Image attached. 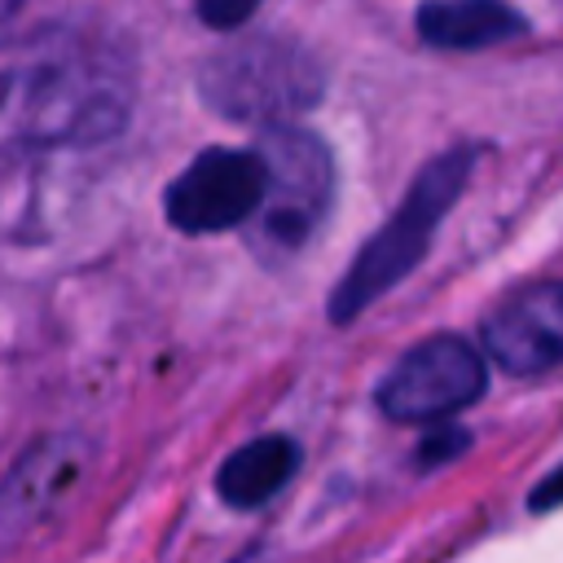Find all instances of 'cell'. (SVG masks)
Listing matches in <instances>:
<instances>
[{
    "label": "cell",
    "mask_w": 563,
    "mask_h": 563,
    "mask_svg": "<svg viewBox=\"0 0 563 563\" xmlns=\"http://www.w3.org/2000/svg\"><path fill=\"white\" fill-rule=\"evenodd\" d=\"M132 114V62L97 26L53 22L9 53L4 136L13 150L101 145Z\"/></svg>",
    "instance_id": "cell-1"
},
{
    "label": "cell",
    "mask_w": 563,
    "mask_h": 563,
    "mask_svg": "<svg viewBox=\"0 0 563 563\" xmlns=\"http://www.w3.org/2000/svg\"><path fill=\"white\" fill-rule=\"evenodd\" d=\"M475 158H479V145H449L409 180L396 211L365 238V246L352 255V264L334 282L325 299V317L334 325H352L369 303H378L422 264V255L435 242V229L444 224L449 207L462 198L475 172Z\"/></svg>",
    "instance_id": "cell-2"
},
{
    "label": "cell",
    "mask_w": 563,
    "mask_h": 563,
    "mask_svg": "<svg viewBox=\"0 0 563 563\" xmlns=\"http://www.w3.org/2000/svg\"><path fill=\"white\" fill-rule=\"evenodd\" d=\"M325 75L317 57L282 35H251L198 66V97L233 123H290L321 101Z\"/></svg>",
    "instance_id": "cell-3"
},
{
    "label": "cell",
    "mask_w": 563,
    "mask_h": 563,
    "mask_svg": "<svg viewBox=\"0 0 563 563\" xmlns=\"http://www.w3.org/2000/svg\"><path fill=\"white\" fill-rule=\"evenodd\" d=\"M255 150L268 163V194L255 220L246 224V242L264 264L277 268L295 260L321 229L334 198V158L325 141L299 123L260 128Z\"/></svg>",
    "instance_id": "cell-4"
},
{
    "label": "cell",
    "mask_w": 563,
    "mask_h": 563,
    "mask_svg": "<svg viewBox=\"0 0 563 563\" xmlns=\"http://www.w3.org/2000/svg\"><path fill=\"white\" fill-rule=\"evenodd\" d=\"M488 387V352L462 334H427L378 378L374 405L387 422L431 427L471 409Z\"/></svg>",
    "instance_id": "cell-5"
},
{
    "label": "cell",
    "mask_w": 563,
    "mask_h": 563,
    "mask_svg": "<svg viewBox=\"0 0 563 563\" xmlns=\"http://www.w3.org/2000/svg\"><path fill=\"white\" fill-rule=\"evenodd\" d=\"M268 194V163L260 150L211 145L163 189V216L185 238L246 229Z\"/></svg>",
    "instance_id": "cell-6"
},
{
    "label": "cell",
    "mask_w": 563,
    "mask_h": 563,
    "mask_svg": "<svg viewBox=\"0 0 563 563\" xmlns=\"http://www.w3.org/2000/svg\"><path fill=\"white\" fill-rule=\"evenodd\" d=\"M92 457H97V444L84 431H44L9 462V475L0 488L4 550L22 545L79 493V484L92 471Z\"/></svg>",
    "instance_id": "cell-7"
},
{
    "label": "cell",
    "mask_w": 563,
    "mask_h": 563,
    "mask_svg": "<svg viewBox=\"0 0 563 563\" xmlns=\"http://www.w3.org/2000/svg\"><path fill=\"white\" fill-rule=\"evenodd\" d=\"M488 361L510 378H541L563 365V282L510 290L479 325Z\"/></svg>",
    "instance_id": "cell-8"
},
{
    "label": "cell",
    "mask_w": 563,
    "mask_h": 563,
    "mask_svg": "<svg viewBox=\"0 0 563 563\" xmlns=\"http://www.w3.org/2000/svg\"><path fill=\"white\" fill-rule=\"evenodd\" d=\"M303 449L286 431H264L246 444H238L220 471H216V497L233 510H260L268 506L295 475H299Z\"/></svg>",
    "instance_id": "cell-9"
},
{
    "label": "cell",
    "mask_w": 563,
    "mask_h": 563,
    "mask_svg": "<svg viewBox=\"0 0 563 563\" xmlns=\"http://www.w3.org/2000/svg\"><path fill=\"white\" fill-rule=\"evenodd\" d=\"M528 31V18L506 0H427L418 9V35L431 48L466 53L510 44Z\"/></svg>",
    "instance_id": "cell-10"
},
{
    "label": "cell",
    "mask_w": 563,
    "mask_h": 563,
    "mask_svg": "<svg viewBox=\"0 0 563 563\" xmlns=\"http://www.w3.org/2000/svg\"><path fill=\"white\" fill-rule=\"evenodd\" d=\"M466 449H471V431H466V427H457V422H431V427L422 431L418 449H413V466H418V471H431V466L453 462V457L466 453Z\"/></svg>",
    "instance_id": "cell-11"
},
{
    "label": "cell",
    "mask_w": 563,
    "mask_h": 563,
    "mask_svg": "<svg viewBox=\"0 0 563 563\" xmlns=\"http://www.w3.org/2000/svg\"><path fill=\"white\" fill-rule=\"evenodd\" d=\"M198 4V18L211 26V31H233L242 26L264 0H194Z\"/></svg>",
    "instance_id": "cell-12"
},
{
    "label": "cell",
    "mask_w": 563,
    "mask_h": 563,
    "mask_svg": "<svg viewBox=\"0 0 563 563\" xmlns=\"http://www.w3.org/2000/svg\"><path fill=\"white\" fill-rule=\"evenodd\" d=\"M559 506H563V466H554L550 475H541L532 484V493H528V510L532 515H550Z\"/></svg>",
    "instance_id": "cell-13"
}]
</instances>
